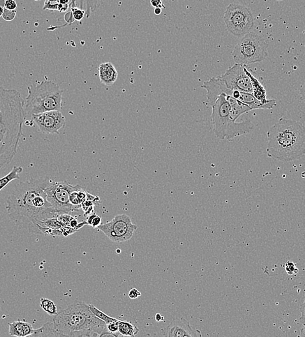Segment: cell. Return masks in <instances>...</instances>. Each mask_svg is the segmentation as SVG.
I'll return each instance as SVG.
<instances>
[{
  "instance_id": "1",
  "label": "cell",
  "mask_w": 305,
  "mask_h": 337,
  "mask_svg": "<svg viewBox=\"0 0 305 337\" xmlns=\"http://www.w3.org/2000/svg\"><path fill=\"white\" fill-rule=\"evenodd\" d=\"M51 182L48 177L32 178L15 186L6 200V209L13 222L30 232L41 234L45 221L58 218L59 214L48 201L45 193Z\"/></svg>"
},
{
  "instance_id": "2",
  "label": "cell",
  "mask_w": 305,
  "mask_h": 337,
  "mask_svg": "<svg viewBox=\"0 0 305 337\" xmlns=\"http://www.w3.org/2000/svg\"><path fill=\"white\" fill-rule=\"evenodd\" d=\"M24 101L15 90L0 87V170L15 158L22 140Z\"/></svg>"
},
{
  "instance_id": "3",
  "label": "cell",
  "mask_w": 305,
  "mask_h": 337,
  "mask_svg": "<svg viewBox=\"0 0 305 337\" xmlns=\"http://www.w3.org/2000/svg\"><path fill=\"white\" fill-rule=\"evenodd\" d=\"M267 137L270 158L289 162L305 154V127L301 122L281 117L269 129Z\"/></svg>"
},
{
  "instance_id": "4",
  "label": "cell",
  "mask_w": 305,
  "mask_h": 337,
  "mask_svg": "<svg viewBox=\"0 0 305 337\" xmlns=\"http://www.w3.org/2000/svg\"><path fill=\"white\" fill-rule=\"evenodd\" d=\"M59 336H100L107 324L92 313L89 305L75 301L52 321Z\"/></svg>"
},
{
  "instance_id": "5",
  "label": "cell",
  "mask_w": 305,
  "mask_h": 337,
  "mask_svg": "<svg viewBox=\"0 0 305 337\" xmlns=\"http://www.w3.org/2000/svg\"><path fill=\"white\" fill-rule=\"evenodd\" d=\"M212 122L215 135L219 140H231L238 136L246 135L253 130L250 120L237 122L231 116V108L225 94H221L211 106Z\"/></svg>"
},
{
  "instance_id": "6",
  "label": "cell",
  "mask_w": 305,
  "mask_h": 337,
  "mask_svg": "<svg viewBox=\"0 0 305 337\" xmlns=\"http://www.w3.org/2000/svg\"><path fill=\"white\" fill-rule=\"evenodd\" d=\"M27 92L24 103L25 115L31 117L46 112L61 111L63 91L56 83L44 80L27 87Z\"/></svg>"
},
{
  "instance_id": "7",
  "label": "cell",
  "mask_w": 305,
  "mask_h": 337,
  "mask_svg": "<svg viewBox=\"0 0 305 337\" xmlns=\"http://www.w3.org/2000/svg\"><path fill=\"white\" fill-rule=\"evenodd\" d=\"M268 45L262 36L254 33L245 34L236 45L233 52L237 64L248 65L264 61L268 56Z\"/></svg>"
},
{
  "instance_id": "8",
  "label": "cell",
  "mask_w": 305,
  "mask_h": 337,
  "mask_svg": "<svg viewBox=\"0 0 305 337\" xmlns=\"http://www.w3.org/2000/svg\"><path fill=\"white\" fill-rule=\"evenodd\" d=\"M224 21L231 33L237 36H243L250 33L254 26L253 13L248 7L238 4L228 5Z\"/></svg>"
},
{
  "instance_id": "9",
  "label": "cell",
  "mask_w": 305,
  "mask_h": 337,
  "mask_svg": "<svg viewBox=\"0 0 305 337\" xmlns=\"http://www.w3.org/2000/svg\"><path fill=\"white\" fill-rule=\"evenodd\" d=\"M80 187V185H72L66 181H52L46 187L45 193L48 201L58 214H71L76 210L70 204V194Z\"/></svg>"
},
{
  "instance_id": "10",
  "label": "cell",
  "mask_w": 305,
  "mask_h": 337,
  "mask_svg": "<svg viewBox=\"0 0 305 337\" xmlns=\"http://www.w3.org/2000/svg\"><path fill=\"white\" fill-rule=\"evenodd\" d=\"M137 228L132 223L130 217L122 214L115 216L110 222L101 224L98 228L112 241L120 243L132 238Z\"/></svg>"
},
{
  "instance_id": "11",
  "label": "cell",
  "mask_w": 305,
  "mask_h": 337,
  "mask_svg": "<svg viewBox=\"0 0 305 337\" xmlns=\"http://www.w3.org/2000/svg\"><path fill=\"white\" fill-rule=\"evenodd\" d=\"M248 71L247 65L236 63L220 77L225 81L228 89L233 91L253 93V85Z\"/></svg>"
},
{
  "instance_id": "12",
  "label": "cell",
  "mask_w": 305,
  "mask_h": 337,
  "mask_svg": "<svg viewBox=\"0 0 305 337\" xmlns=\"http://www.w3.org/2000/svg\"><path fill=\"white\" fill-rule=\"evenodd\" d=\"M31 119L39 131L45 135H59V131L66 124L65 117L57 110L34 114Z\"/></svg>"
},
{
  "instance_id": "13",
  "label": "cell",
  "mask_w": 305,
  "mask_h": 337,
  "mask_svg": "<svg viewBox=\"0 0 305 337\" xmlns=\"http://www.w3.org/2000/svg\"><path fill=\"white\" fill-rule=\"evenodd\" d=\"M163 335L168 337H196L202 336V334L199 330L194 328L185 318L173 317L170 324L165 329Z\"/></svg>"
},
{
  "instance_id": "14",
  "label": "cell",
  "mask_w": 305,
  "mask_h": 337,
  "mask_svg": "<svg viewBox=\"0 0 305 337\" xmlns=\"http://www.w3.org/2000/svg\"><path fill=\"white\" fill-rule=\"evenodd\" d=\"M202 88L206 90L207 99L211 106L221 94L233 96V90L228 89L225 81L220 77L210 78L207 81L203 82Z\"/></svg>"
},
{
  "instance_id": "15",
  "label": "cell",
  "mask_w": 305,
  "mask_h": 337,
  "mask_svg": "<svg viewBox=\"0 0 305 337\" xmlns=\"http://www.w3.org/2000/svg\"><path fill=\"white\" fill-rule=\"evenodd\" d=\"M99 77L103 85L107 87L112 86L117 81L118 71L112 63L104 62L99 66Z\"/></svg>"
},
{
  "instance_id": "16",
  "label": "cell",
  "mask_w": 305,
  "mask_h": 337,
  "mask_svg": "<svg viewBox=\"0 0 305 337\" xmlns=\"http://www.w3.org/2000/svg\"><path fill=\"white\" fill-rule=\"evenodd\" d=\"M9 333L11 336L26 337L31 336L34 333L33 325L28 322L18 320L9 323Z\"/></svg>"
},
{
  "instance_id": "17",
  "label": "cell",
  "mask_w": 305,
  "mask_h": 337,
  "mask_svg": "<svg viewBox=\"0 0 305 337\" xmlns=\"http://www.w3.org/2000/svg\"><path fill=\"white\" fill-rule=\"evenodd\" d=\"M226 99L231 106V116L235 121H237L240 115L246 114L252 110L251 108L246 104L242 103V101L238 100L233 96H226Z\"/></svg>"
},
{
  "instance_id": "18",
  "label": "cell",
  "mask_w": 305,
  "mask_h": 337,
  "mask_svg": "<svg viewBox=\"0 0 305 337\" xmlns=\"http://www.w3.org/2000/svg\"><path fill=\"white\" fill-rule=\"evenodd\" d=\"M248 75L250 77L253 85V95L258 100L264 104H269L276 101V99H267L266 92H265L264 87L258 81L257 78L252 73V71L248 68Z\"/></svg>"
},
{
  "instance_id": "19",
  "label": "cell",
  "mask_w": 305,
  "mask_h": 337,
  "mask_svg": "<svg viewBox=\"0 0 305 337\" xmlns=\"http://www.w3.org/2000/svg\"><path fill=\"white\" fill-rule=\"evenodd\" d=\"M87 194L88 192L85 191L82 186L76 190L72 191L70 194V204L74 207L76 211H78L79 209L82 208V205L86 200Z\"/></svg>"
},
{
  "instance_id": "20",
  "label": "cell",
  "mask_w": 305,
  "mask_h": 337,
  "mask_svg": "<svg viewBox=\"0 0 305 337\" xmlns=\"http://www.w3.org/2000/svg\"><path fill=\"white\" fill-rule=\"evenodd\" d=\"M119 331L122 336H134L139 331L137 326L126 320H119Z\"/></svg>"
},
{
  "instance_id": "21",
  "label": "cell",
  "mask_w": 305,
  "mask_h": 337,
  "mask_svg": "<svg viewBox=\"0 0 305 337\" xmlns=\"http://www.w3.org/2000/svg\"><path fill=\"white\" fill-rule=\"evenodd\" d=\"M22 172V167H21V166H15L8 175L2 177L0 179V191L6 188L11 182L15 181V180L20 179L19 175Z\"/></svg>"
},
{
  "instance_id": "22",
  "label": "cell",
  "mask_w": 305,
  "mask_h": 337,
  "mask_svg": "<svg viewBox=\"0 0 305 337\" xmlns=\"http://www.w3.org/2000/svg\"><path fill=\"white\" fill-rule=\"evenodd\" d=\"M31 336H59V334L55 331L53 322H49L46 323L40 328L34 329Z\"/></svg>"
},
{
  "instance_id": "23",
  "label": "cell",
  "mask_w": 305,
  "mask_h": 337,
  "mask_svg": "<svg viewBox=\"0 0 305 337\" xmlns=\"http://www.w3.org/2000/svg\"><path fill=\"white\" fill-rule=\"evenodd\" d=\"M97 202H99V198L88 193L86 200H85V202L82 205V208L85 212V217L94 214V206H95Z\"/></svg>"
},
{
  "instance_id": "24",
  "label": "cell",
  "mask_w": 305,
  "mask_h": 337,
  "mask_svg": "<svg viewBox=\"0 0 305 337\" xmlns=\"http://www.w3.org/2000/svg\"><path fill=\"white\" fill-rule=\"evenodd\" d=\"M41 308L51 316L56 315L58 313L57 307L54 302L45 298L41 299Z\"/></svg>"
},
{
  "instance_id": "25",
  "label": "cell",
  "mask_w": 305,
  "mask_h": 337,
  "mask_svg": "<svg viewBox=\"0 0 305 337\" xmlns=\"http://www.w3.org/2000/svg\"><path fill=\"white\" fill-rule=\"evenodd\" d=\"M102 0H83V9L85 11L87 18L91 17L92 13L95 12L100 6Z\"/></svg>"
},
{
  "instance_id": "26",
  "label": "cell",
  "mask_w": 305,
  "mask_h": 337,
  "mask_svg": "<svg viewBox=\"0 0 305 337\" xmlns=\"http://www.w3.org/2000/svg\"><path fill=\"white\" fill-rule=\"evenodd\" d=\"M89 305L90 309H91L92 313H93L97 318H98L99 319L103 321V322H105L106 324H109L110 322L118 320L117 318L110 317L109 316L106 315L105 313H104L103 311L99 310V309L97 308L96 306H94V305Z\"/></svg>"
},
{
  "instance_id": "27",
  "label": "cell",
  "mask_w": 305,
  "mask_h": 337,
  "mask_svg": "<svg viewBox=\"0 0 305 337\" xmlns=\"http://www.w3.org/2000/svg\"><path fill=\"white\" fill-rule=\"evenodd\" d=\"M88 225L91 226L92 228H98L102 223L100 217L96 214H92L87 217Z\"/></svg>"
},
{
  "instance_id": "28",
  "label": "cell",
  "mask_w": 305,
  "mask_h": 337,
  "mask_svg": "<svg viewBox=\"0 0 305 337\" xmlns=\"http://www.w3.org/2000/svg\"><path fill=\"white\" fill-rule=\"evenodd\" d=\"M75 217L71 216L70 214H62L58 216L57 219L62 226L70 227L71 221Z\"/></svg>"
},
{
  "instance_id": "29",
  "label": "cell",
  "mask_w": 305,
  "mask_h": 337,
  "mask_svg": "<svg viewBox=\"0 0 305 337\" xmlns=\"http://www.w3.org/2000/svg\"><path fill=\"white\" fill-rule=\"evenodd\" d=\"M71 15L73 19L78 22H81L83 20V18H84L86 13H85V11L83 10L81 8H78V7H75V8H71Z\"/></svg>"
},
{
  "instance_id": "30",
  "label": "cell",
  "mask_w": 305,
  "mask_h": 337,
  "mask_svg": "<svg viewBox=\"0 0 305 337\" xmlns=\"http://www.w3.org/2000/svg\"><path fill=\"white\" fill-rule=\"evenodd\" d=\"M119 320L114 321L109 323V324H107V328L108 330V331L110 332L115 337L118 336H122L121 334L119 333Z\"/></svg>"
},
{
  "instance_id": "31",
  "label": "cell",
  "mask_w": 305,
  "mask_h": 337,
  "mask_svg": "<svg viewBox=\"0 0 305 337\" xmlns=\"http://www.w3.org/2000/svg\"><path fill=\"white\" fill-rule=\"evenodd\" d=\"M16 14H17V11L16 10L11 11L4 8V12L2 17L5 20L11 21L15 18Z\"/></svg>"
},
{
  "instance_id": "32",
  "label": "cell",
  "mask_w": 305,
  "mask_h": 337,
  "mask_svg": "<svg viewBox=\"0 0 305 337\" xmlns=\"http://www.w3.org/2000/svg\"><path fill=\"white\" fill-rule=\"evenodd\" d=\"M58 6H59L58 2H52L46 0L43 10L58 11Z\"/></svg>"
},
{
  "instance_id": "33",
  "label": "cell",
  "mask_w": 305,
  "mask_h": 337,
  "mask_svg": "<svg viewBox=\"0 0 305 337\" xmlns=\"http://www.w3.org/2000/svg\"><path fill=\"white\" fill-rule=\"evenodd\" d=\"M17 3L15 0H6L4 8L8 10L15 11L17 9Z\"/></svg>"
},
{
  "instance_id": "34",
  "label": "cell",
  "mask_w": 305,
  "mask_h": 337,
  "mask_svg": "<svg viewBox=\"0 0 305 337\" xmlns=\"http://www.w3.org/2000/svg\"><path fill=\"white\" fill-rule=\"evenodd\" d=\"M285 268L288 275L292 276L294 274V270L295 269V265L294 263L292 262H288L286 263Z\"/></svg>"
},
{
  "instance_id": "35",
  "label": "cell",
  "mask_w": 305,
  "mask_h": 337,
  "mask_svg": "<svg viewBox=\"0 0 305 337\" xmlns=\"http://www.w3.org/2000/svg\"><path fill=\"white\" fill-rule=\"evenodd\" d=\"M128 295L129 299L135 300L141 297L142 294H141L139 290L136 289V288H132V289H131L130 291L129 292Z\"/></svg>"
},
{
  "instance_id": "36",
  "label": "cell",
  "mask_w": 305,
  "mask_h": 337,
  "mask_svg": "<svg viewBox=\"0 0 305 337\" xmlns=\"http://www.w3.org/2000/svg\"><path fill=\"white\" fill-rule=\"evenodd\" d=\"M151 5L155 8H159L162 9L165 8L161 0H151Z\"/></svg>"
},
{
  "instance_id": "37",
  "label": "cell",
  "mask_w": 305,
  "mask_h": 337,
  "mask_svg": "<svg viewBox=\"0 0 305 337\" xmlns=\"http://www.w3.org/2000/svg\"><path fill=\"white\" fill-rule=\"evenodd\" d=\"M301 317H300L299 320L301 324L305 326V301L304 304L302 305L301 308Z\"/></svg>"
},
{
  "instance_id": "38",
  "label": "cell",
  "mask_w": 305,
  "mask_h": 337,
  "mask_svg": "<svg viewBox=\"0 0 305 337\" xmlns=\"http://www.w3.org/2000/svg\"><path fill=\"white\" fill-rule=\"evenodd\" d=\"M70 5H62L59 4V6H58V11L61 13L66 12V11H68V9L69 8H70Z\"/></svg>"
},
{
  "instance_id": "39",
  "label": "cell",
  "mask_w": 305,
  "mask_h": 337,
  "mask_svg": "<svg viewBox=\"0 0 305 337\" xmlns=\"http://www.w3.org/2000/svg\"><path fill=\"white\" fill-rule=\"evenodd\" d=\"M300 96L302 101L305 103V82L299 88Z\"/></svg>"
},
{
  "instance_id": "40",
  "label": "cell",
  "mask_w": 305,
  "mask_h": 337,
  "mask_svg": "<svg viewBox=\"0 0 305 337\" xmlns=\"http://www.w3.org/2000/svg\"><path fill=\"white\" fill-rule=\"evenodd\" d=\"M164 320L163 316H162L160 313H157L156 315V320L157 322H161Z\"/></svg>"
},
{
  "instance_id": "41",
  "label": "cell",
  "mask_w": 305,
  "mask_h": 337,
  "mask_svg": "<svg viewBox=\"0 0 305 337\" xmlns=\"http://www.w3.org/2000/svg\"><path fill=\"white\" fill-rule=\"evenodd\" d=\"M58 3L62 5H70L71 0H58Z\"/></svg>"
},
{
  "instance_id": "42",
  "label": "cell",
  "mask_w": 305,
  "mask_h": 337,
  "mask_svg": "<svg viewBox=\"0 0 305 337\" xmlns=\"http://www.w3.org/2000/svg\"><path fill=\"white\" fill-rule=\"evenodd\" d=\"M162 13V9L157 8L155 9L154 10V13L156 14V15H160Z\"/></svg>"
},
{
  "instance_id": "43",
  "label": "cell",
  "mask_w": 305,
  "mask_h": 337,
  "mask_svg": "<svg viewBox=\"0 0 305 337\" xmlns=\"http://www.w3.org/2000/svg\"><path fill=\"white\" fill-rule=\"evenodd\" d=\"M4 12V8L3 7L0 6V17H2Z\"/></svg>"
},
{
  "instance_id": "44",
  "label": "cell",
  "mask_w": 305,
  "mask_h": 337,
  "mask_svg": "<svg viewBox=\"0 0 305 337\" xmlns=\"http://www.w3.org/2000/svg\"><path fill=\"white\" fill-rule=\"evenodd\" d=\"M298 272H299V270H298V269H297V268L295 267V269L294 270V274H297L298 273Z\"/></svg>"
},
{
  "instance_id": "45",
  "label": "cell",
  "mask_w": 305,
  "mask_h": 337,
  "mask_svg": "<svg viewBox=\"0 0 305 337\" xmlns=\"http://www.w3.org/2000/svg\"><path fill=\"white\" fill-rule=\"evenodd\" d=\"M48 1L52 2H58V0H48Z\"/></svg>"
},
{
  "instance_id": "46",
  "label": "cell",
  "mask_w": 305,
  "mask_h": 337,
  "mask_svg": "<svg viewBox=\"0 0 305 337\" xmlns=\"http://www.w3.org/2000/svg\"><path fill=\"white\" fill-rule=\"evenodd\" d=\"M34 1H39V0H34Z\"/></svg>"
},
{
  "instance_id": "47",
  "label": "cell",
  "mask_w": 305,
  "mask_h": 337,
  "mask_svg": "<svg viewBox=\"0 0 305 337\" xmlns=\"http://www.w3.org/2000/svg\"><path fill=\"white\" fill-rule=\"evenodd\" d=\"M279 1H281V0H279Z\"/></svg>"
}]
</instances>
